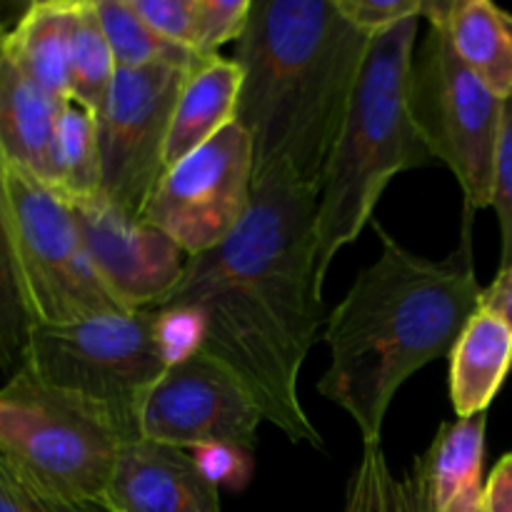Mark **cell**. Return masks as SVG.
Masks as SVG:
<instances>
[{
  "label": "cell",
  "mask_w": 512,
  "mask_h": 512,
  "mask_svg": "<svg viewBox=\"0 0 512 512\" xmlns=\"http://www.w3.org/2000/svg\"><path fill=\"white\" fill-rule=\"evenodd\" d=\"M485 428L488 413L443 423L413 470L405 475L410 490L430 512L453 508L463 495L483 488Z\"/></svg>",
  "instance_id": "2e32d148"
},
{
  "label": "cell",
  "mask_w": 512,
  "mask_h": 512,
  "mask_svg": "<svg viewBox=\"0 0 512 512\" xmlns=\"http://www.w3.org/2000/svg\"><path fill=\"white\" fill-rule=\"evenodd\" d=\"M512 370V330L478 310L450 353V403L458 418L488 413Z\"/></svg>",
  "instance_id": "ac0fdd59"
},
{
  "label": "cell",
  "mask_w": 512,
  "mask_h": 512,
  "mask_svg": "<svg viewBox=\"0 0 512 512\" xmlns=\"http://www.w3.org/2000/svg\"><path fill=\"white\" fill-rule=\"evenodd\" d=\"M135 435L108 405L18 368L0 388V450L58 493L105 508L115 463Z\"/></svg>",
  "instance_id": "5b68a950"
},
{
  "label": "cell",
  "mask_w": 512,
  "mask_h": 512,
  "mask_svg": "<svg viewBox=\"0 0 512 512\" xmlns=\"http://www.w3.org/2000/svg\"><path fill=\"white\" fill-rule=\"evenodd\" d=\"M80 235L105 288L128 310L160 308L188 268V255L163 230L133 220L103 195L73 203Z\"/></svg>",
  "instance_id": "7c38bea8"
},
{
  "label": "cell",
  "mask_w": 512,
  "mask_h": 512,
  "mask_svg": "<svg viewBox=\"0 0 512 512\" xmlns=\"http://www.w3.org/2000/svg\"><path fill=\"white\" fill-rule=\"evenodd\" d=\"M60 198L73 203L100 195V150L98 123L78 103H65L60 110L53 145V185Z\"/></svg>",
  "instance_id": "ffe728a7"
},
{
  "label": "cell",
  "mask_w": 512,
  "mask_h": 512,
  "mask_svg": "<svg viewBox=\"0 0 512 512\" xmlns=\"http://www.w3.org/2000/svg\"><path fill=\"white\" fill-rule=\"evenodd\" d=\"M373 228L383 248L325 323L330 365L315 385L350 415L363 445H380L395 393L420 368L450 358L483 295L473 265V213H463L460 245L443 260L415 255L383 225Z\"/></svg>",
  "instance_id": "7a4b0ae2"
},
{
  "label": "cell",
  "mask_w": 512,
  "mask_h": 512,
  "mask_svg": "<svg viewBox=\"0 0 512 512\" xmlns=\"http://www.w3.org/2000/svg\"><path fill=\"white\" fill-rule=\"evenodd\" d=\"M65 103L50 98L15 63L0 35V160L53 185V145Z\"/></svg>",
  "instance_id": "5bb4252c"
},
{
  "label": "cell",
  "mask_w": 512,
  "mask_h": 512,
  "mask_svg": "<svg viewBox=\"0 0 512 512\" xmlns=\"http://www.w3.org/2000/svg\"><path fill=\"white\" fill-rule=\"evenodd\" d=\"M420 20L408 18L370 40L320 183L315 213L320 283H325L335 255L373 223L390 180L405 170L435 163L410 110V73Z\"/></svg>",
  "instance_id": "277c9868"
},
{
  "label": "cell",
  "mask_w": 512,
  "mask_h": 512,
  "mask_svg": "<svg viewBox=\"0 0 512 512\" xmlns=\"http://www.w3.org/2000/svg\"><path fill=\"white\" fill-rule=\"evenodd\" d=\"M480 310L500 318L512 330V265L500 268L498 275L493 278V283H490L488 288H483V295H480Z\"/></svg>",
  "instance_id": "d6a6232c"
},
{
  "label": "cell",
  "mask_w": 512,
  "mask_h": 512,
  "mask_svg": "<svg viewBox=\"0 0 512 512\" xmlns=\"http://www.w3.org/2000/svg\"><path fill=\"white\" fill-rule=\"evenodd\" d=\"M158 310V323H155V335H158L160 350L168 363V368L193 358L203 350L205 343V318L198 308H185V305H173V308H155Z\"/></svg>",
  "instance_id": "83f0119b"
},
{
  "label": "cell",
  "mask_w": 512,
  "mask_h": 512,
  "mask_svg": "<svg viewBox=\"0 0 512 512\" xmlns=\"http://www.w3.org/2000/svg\"><path fill=\"white\" fill-rule=\"evenodd\" d=\"M490 208L498 215L500 225V268H508L512 265V95L503 103Z\"/></svg>",
  "instance_id": "4316f807"
},
{
  "label": "cell",
  "mask_w": 512,
  "mask_h": 512,
  "mask_svg": "<svg viewBox=\"0 0 512 512\" xmlns=\"http://www.w3.org/2000/svg\"><path fill=\"white\" fill-rule=\"evenodd\" d=\"M135 13L163 40L198 55V0H130ZM200 58V55H198Z\"/></svg>",
  "instance_id": "484cf974"
},
{
  "label": "cell",
  "mask_w": 512,
  "mask_h": 512,
  "mask_svg": "<svg viewBox=\"0 0 512 512\" xmlns=\"http://www.w3.org/2000/svg\"><path fill=\"white\" fill-rule=\"evenodd\" d=\"M263 410L250 390L208 353L165 370L140 410V438L193 450L225 443L255 453Z\"/></svg>",
  "instance_id": "8fae6325"
},
{
  "label": "cell",
  "mask_w": 512,
  "mask_h": 512,
  "mask_svg": "<svg viewBox=\"0 0 512 512\" xmlns=\"http://www.w3.org/2000/svg\"><path fill=\"white\" fill-rule=\"evenodd\" d=\"M118 65L100 25L95 0H78L70 40V100L98 118Z\"/></svg>",
  "instance_id": "cb8c5ba5"
},
{
  "label": "cell",
  "mask_w": 512,
  "mask_h": 512,
  "mask_svg": "<svg viewBox=\"0 0 512 512\" xmlns=\"http://www.w3.org/2000/svg\"><path fill=\"white\" fill-rule=\"evenodd\" d=\"M158 310H125L65 325H35L23 365L35 378L108 405L140 438V410L168 363L160 350Z\"/></svg>",
  "instance_id": "8992f818"
},
{
  "label": "cell",
  "mask_w": 512,
  "mask_h": 512,
  "mask_svg": "<svg viewBox=\"0 0 512 512\" xmlns=\"http://www.w3.org/2000/svg\"><path fill=\"white\" fill-rule=\"evenodd\" d=\"M253 183V143L243 125L233 123L165 170L140 220L195 258L240 228L253 203Z\"/></svg>",
  "instance_id": "30bf717a"
},
{
  "label": "cell",
  "mask_w": 512,
  "mask_h": 512,
  "mask_svg": "<svg viewBox=\"0 0 512 512\" xmlns=\"http://www.w3.org/2000/svg\"><path fill=\"white\" fill-rule=\"evenodd\" d=\"M198 10V55L210 58V55H218V50L225 43L243 38L250 10H253V0H198Z\"/></svg>",
  "instance_id": "f1b7e54d"
},
{
  "label": "cell",
  "mask_w": 512,
  "mask_h": 512,
  "mask_svg": "<svg viewBox=\"0 0 512 512\" xmlns=\"http://www.w3.org/2000/svg\"><path fill=\"white\" fill-rule=\"evenodd\" d=\"M240 88L243 70L235 60L220 55L200 58L185 78L175 103L165 145V170L235 123Z\"/></svg>",
  "instance_id": "e0dca14e"
},
{
  "label": "cell",
  "mask_w": 512,
  "mask_h": 512,
  "mask_svg": "<svg viewBox=\"0 0 512 512\" xmlns=\"http://www.w3.org/2000/svg\"><path fill=\"white\" fill-rule=\"evenodd\" d=\"M108 512H223L220 490L173 445L135 438L123 445L105 495Z\"/></svg>",
  "instance_id": "4fadbf2b"
},
{
  "label": "cell",
  "mask_w": 512,
  "mask_h": 512,
  "mask_svg": "<svg viewBox=\"0 0 512 512\" xmlns=\"http://www.w3.org/2000/svg\"><path fill=\"white\" fill-rule=\"evenodd\" d=\"M483 512H512V453L498 460L483 483Z\"/></svg>",
  "instance_id": "1f68e13d"
},
{
  "label": "cell",
  "mask_w": 512,
  "mask_h": 512,
  "mask_svg": "<svg viewBox=\"0 0 512 512\" xmlns=\"http://www.w3.org/2000/svg\"><path fill=\"white\" fill-rule=\"evenodd\" d=\"M503 103L458 58L448 35L428 25L415 48L410 110L435 163L448 165L463 190L465 210L473 215L493 203Z\"/></svg>",
  "instance_id": "52a82bcc"
},
{
  "label": "cell",
  "mask_w": 512,
  "mask_h": 512,
  "mask_svg": "<svg viewBox=\"0 0 512 512\" xmlns=\"http://www.w3.org/2000/svg\"><path fill=\"white\" fill-rule=\"evenodd\" d=\"M0 512H108L58 493L0 450Z\"/></svg>",
  "instance_id": "d4e9b609"
},
{
  "label": "cell",
  "mask_w": 512,
  "mask_h": 512,
  "mask_svg": "<svg viewBox=\"0 0 512 512\" xmlns=\"http://www.w3.org/2000/svg\"><path fill=\"white\" fill-rule=\"evenodd\" d=\"M188 453L193 455L195 465L203 470L205 478L218 490L245 488L250 480V473H253V453H248L243 448H235V445L210 443L188 450Z\"/></svg>",
  "instance_id": "4dcf8cb0"
},
{
  "label": "cell",
  "mask_w": 512,
  "mask_h": 512,
  "mask_svg": "<svg viewBox=\"0 0 512 512\" xmlns=\"http://www.w3.org/2000/svg\"><path fill=\"white\" fill-rule=\"evenodd\" d=\"M78 0H38L5 30L15 63L58 103H70V40Z\"/></svg>",
  "instance_id": "d6986e66"
},
{
  "label": "cell",
  "mask_w": 512,
  "mask_h": 512,
  "mask_svg": "<svg viewBox=\"0 0 512 512\" xmlns=\"http://www.w3.org/2000/svg\"><path fill=\"white\" fill-rule=\"evenodd\" d=\"M193 68L150 65L118 70L98 118L100 195L140 220L165 173L170 120Z\"/></svg>",
  "instance_id": "9c48e42d"
},
{
  "label": "cell",
  "mask_w": 512,
  "mask_h": 512,
  "mask_svg": "<svg viewBox=\"0 0 512 512\" xmlns=\"http://www.w3.org/2000/svg\"><path fill=\"white\" fill-rule=\"evenodd\" d=\"M423 20L448 35L458 58L498 95H512V13L490 0H425Z\"/></svg>",
  "instance_id": "9a60e30c"
},
{
  "label": "cell",
  "mask_w": 512,
  "mask_h": 512,
  "mask_svg": "<svg viewBox=\"0 0 512 512\" xmlns=\"http://www.w3.org/2000/svg\"><path fill=\"white\" fill-rule=\"evenodd\" d=\"M340 15L365 35L385 33L408 18H423L425 0H335Z\"/></svg>",
  "instance_id": "f546056e"
},
{
  "label": "cell",
  "mask_w": 512,
  "mask_h": 512,
  "mask_svg": "<svg viewBox=\"0 0 512 512\" xmlns=\"http://www.w3.org/2000/svg\"><path fill=\"white\" fill-rule=\"evenodd\" d=\"M318 195L288 170L255 180L240 228L215 250L190 258L160 303L198 308L203 353L250 390L265 423L310 448H323V435L300 403L298 378L328 323L315 245Z\"/></svg>",
  "instance_id": "6da1fadb"
},
{
  "label": "cell",
  "mask_w": 512,
  "mask_h": 512,
  "mask_svg": "<svg viewBox=\"0 0 512 512\" xmlns=\"http://www.w3.org/2000/svg\"><path fill=\"white\" fill-rule=\"evenodd\" d=\"M370 40L335 0H253L235 123L253 143L255 180L288 170L320 190Z\"/></svg>",
  "instance_id": "3957f363"
},
{
  "label": "cell",
  "mask_w": 512,
  "mask_h": 512,
  "mask_svg": "<svg viewBox=\"0 0 512 512\" xmlns=\"http://www.w3.org/2000/svg\"><path fill=\"white\" fill-rule=\"evenodd\" d=\"M343 512H430L410 490L408 480L390 470L380 445H363L345 488ZM445 512H483V488L463 495Z\"/></svg>",
  "instance_id": "44dd1931"
},
{
  "label": "cell",
  "mask_w": 512,
  "mask_h": 512,
  "mask_svg": "<svg viewBox=\"0 0 512 512\" xmlns=\"http://www.w3.org/2000/svg\"><path fill=\"white\" fill-rule=\"evenodd\" d=\"M100 25L105 30L118 70H138L150 65H180L195 68L198 55L160 38L138 13L130 0H95Z\"/></svg>",
  "instance_id": "603a6c76"
},
{
  "label": "cell",
  "mask_w": 512,
  "mask_h": 512,
  "mask_svg": "<svg viewBox=\"0 0 512 512\" xmlns=\"http://www.w3.org/2000/svg\"><path fill=\"white\" fill-rule=\"evenodd\" d=\"M15 253L35 325H65L125 305L105 288L80 235L73 205L33 175L3 163Z\"/></svg>",
  "instance_id": "ba28073f"
},
{
  "label": "cell",
  "mask_w": 512,
  "mask_h": 512,
  "mask_svg": "<svg viewBox=\"0 0 512 512\" xmlns=\"http://www.w3.org/2000/svg\"><path fill=\"white\" fill-rule=\"evenodd\" d=\"M3 30H5V25H3V20H0V35H3Z\"/></svg>",
  "instance_id": "836d02e7"
},
{
  "label": "cell",
  "mask_w": 512,
  "mask_h": 512,
  "mask_svg": "<svg viewBox=\"0 0 512 512\" xmlns=\"http://www.w3.org/2000/svg\"><path fill=\"white\" fill-rule=\"evenodd\" d=\"M33 328L35 318L30 313L18 253H15L13 223H10L8 195H5L3 180V160H0V370L13 375L23 365V355Z\"/></svg>",
  "instance_id": "7402d4cb"
}]
</instances>
